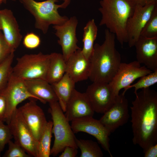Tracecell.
I'll return each instance as SVG.
<instances>
[{
	"label": "cell",
	"instance_id": "obj_20",
	"mask_svg": "<svg viewBox=\"0 0 157 157\" xmlns=\"http://www.w3.org/2000/svg\"><path fill=\"white\" fill-rule=\"evenodd\" d=\"M24 81L29 92L43 103L58 101L52 85L46 80L34 79Z\"/></svg>",
	"mask_w": 157,
	"mask_h": 157
},
{
	"label": "cell",
	"instance_id": "obj_32",
	"mask_svg": "<svg viewBox=\"0 0 157 157\" xmlns=\"http://www.w3.org/2000/svg\"><path fill=\"white\" fill-rule=\"evenodd\" d=\"M15 51L9 45L3 33L0 31V63Z\"/></svg>",
	"mask_w": 157,
	"mask_h": 157
},
{
	"label": "cell",
	"instance_id": "obj_15",
	"mask_svg": "<svg viewBox=\"0 0 157 157\" xmlns=\"http://www.w3.org/2000/svg\"><path fill=\"white\" fill-rule=\"evenodd\" d=\"M18 108L38 142L48 122L43 110L33 100H30Z\"/></svg>",
	"mask_w": 157,
	"mask_h": 157
},
{
	"label": "cell",
	"instance_id": "obj_17",
	"mask_svg": "<svg viewBox=\"0 0 157 157\" xmlns=\"http://www.w3.org/2000/svg\"><path fill=\"white\" fill-rule=\"evenodd\" d=\"M136 61L152 71L157 70V38L140 36L135 42Z\"/></svg>",
	"mask_w": 157,
	"mask_h": 157
},
{
	"label": "cell",
	"instance_id": "obj_18",
	"mask_svg": "<svg viewBox=\"0 0 157 157\" xmlns=\"http://www.w3.org/2000/svg\"><path fill=\"white\" fill-rule=\"evenodd\" d=\"M0 26L6 40L12 49L15 51L20 44L22 36L16 19L10 10H0Z\"/></svg>",
	"mask_w": 157,
	"mask_h": 157
},
{
	"label": "cell",
	"instance_id": "obj_4",
	"mask_svg": "<svg viewBox=\"0 0 157 157\" xmlns=\"http://www.w3.org/2000/svg\"><path fill=\"white\" fill-rule=\"evenodd\" d=\"M24 8L28 11L35 19V26L44 34H46L51 25H60L64 23L69 19L66 16H61L58 10L65 8L71 1H63L57 4V0H47L38 2L35 0H18Z\"/></svg>",
	"mask_w": 157,
	"mask_h": 157
},
{
	"label": "cell",
	"instance_id": "obj_22",
	"mask_svg": "<svg viewBox=\"0 0 157 157\" xmlns=\"http://www.w3.org/2000/svg\"><path fill=\"white\" fill-rule=\"evenodd\" d=\"M50 54L46 81L51 84L60 80L66 72V64L62 54L54 52Z\"/></svg>",
	"mask_w": 157,
	"mask_h": 157
},
{
	"label": "cell",
	"instance_id": "obj_5",
	"mask_svg": "<svg viewBox=\"0 0 157 157\" xmlns=\"http://www.w3.org/2000/svg\"><path fill=\"white\" fill-rule=\"evenodd\" d=\"M49 112L52 117V133L54 136L50 155L55 156L69 146L78 148L76 137L58 101L49 103Z\"/></svg>",
	"mask_w": 157,
	"mask_h": 157
},
{
	"label": "cell",
	"instance_id": "obj_26",
	"mask_svg": "<svg viewBox=\"0 0 157 157\" xmlns=\"http://www.w3.org/2000/svg\"><path fill=\"white\" fill-rule=\"evenodd\" d=\"M140 78L135 84L131 85L124 89V91L122 93L125 94L127 90L133 88L134 89V93L135 94L138 90L149 88L150 86L156 83L157 82V70L153 71Z\"/></svg>",
	"mask_w": 157,
	"mask_h": 157
},
{
	"label": "cell",
	"instance_id": "obj_11",
	"mask_svg": "<svg viewBox=\"0 0 157 157\" xmlns=\"http://www.w3.org/2000/svg\"><path fill=\"white\" fill-rule=\"evenodd\" d=\"M71 126L74 133L83 132L93 136L103 149L113 157L109 144L110 133L99 120L93 117H84L72 120Z\"/></svg>",
	"mask_w": 157,
	"mask_h": 157
},
{
	"label": "cell",
	"instance_id": "obj_1",
	"mask_svg": "<svg viewBox=\"0 0 157 157\" xmlns=\"http://www.w3.org/2000/svg\"><path fill=\"white\" fill-rule=\"evenodd\" d=\"M135 94L130 107L132 142L144 152L157 143V92L148 88Z\"/></svg>",
	"mask_w": 157,
	"mask_h": 157
},
{
	"label": "cell",
	"instance_id": "obj_9",
	"mask_svg": "<svg viewBox=\"0 0 157 157\" xmlns=\"http://www.w3.org/2000/svg\"><path fill=\"white\" fill-rule=\"evenodd\" d=\"M152 71L137 61L128 63H121L115 75L108 83L115 93L119 95L120 90L131 85L135 80Z\"/></svg>",
	"mask_w": 157,
	"mask_h": 157
},
{
	"label": "cell",
	"instance_id": "obj_27",
	"mask_svg": "<svg viewBox=\"0 0 157 157\" xmlns=\"http://www.w3.org/2000/svg\"><path fill=\"white\" fill-rule=\"evenodd\" d=\"M14 56L13 52L0 63V90L6 85L12 72V64Z\"/></svg>",
	"mask_w": 157,
	"mask_h": 157
},
{
	"label": "cell",
	"instance_id": "obj_16",
	"mask_svg": "<svg viewBox=\"0 0 157 157\" xmlns=\"http://www.w3.org/2000/svg\"><path fill=\"white\" fill-rule=\"evenodd\" d=\"M64 115L69 122L78 119L93 117L94 111L85 93L80 92L75 89L67 104Z\"/></svg>",
	"mask_w": 157,
	"mask_h": 157
},
{
	"label": "cell",
	"instance_id": "obj_35",
	"mask_svg": "<svg viewBox=\"0 0 157 157\" xmlns=\"http://www.w3.org/2000/svg\"><path fill=\"white\" fill-rule=\"evenodd\" d=\"M6 111V104L4 98L0 94V120L5 119Z\"/></svg>",
	"mask_w": 157,
	"mask_h": 157
},
{
	"label": "cell",
	"instance_id": "obj_37",
	"mask_svg": "<svg viewBox=\"0 0 157 157\" xmlns=\"http://www.w3.org/2000/svg\"><path fill=\"white\" fill-rule=\"evenodd\" d=\"M6 0H0V4L2 3H6Z\"/></svg>",
	"mask_w": 157,
	"mask_h": 157
},
{
	"label": "cell",
	"instance_id": "obj_31",
	"mask_svg": "<svg viewBox=\"0 0 157 157\" xmlns=\"http://www.w3.org/2000/svg\"><path fill=\"white\" fill-rule=\"evenodd\" d=\"M40 37L33 32L27 33L24 38L23 43L24 46L29 49H33L38 48L41 44Z\"/></svg>",
	"mask_w": 157,
	"mask_h": 157
},
{
	"label": "cell",
	"instance_id": "obj_10",
	"mask_svg": "<svg viewBox=\"0 0 157 157\" xmlns=\"http://www.w3.org/2000/svg\"><path fill=\"white\" fill-rule=\"evenodd\" d=\"M85 93L94 112L102 114L111 107L118 96L108 83L102 82H92Z\"/></svg>",
	"mask_w": 157,
	"mask_h": 157
},
{
	"label": "cell",
	"instance_id": "obj_29",
	"mask_svg": "<svg viewBox=\"0 0 157 157\" xmlns=\"http://www.w3.org/2000/svg\"><path fill=\"white\" fill-rule=\"evenodd\" d=\"M8 149L3 155V157H30L28 154L19 145L11 140L8 142Z\"/></svg>",
	"mask_w": 157,
	"mask_h": 157
},
{
	"label": "cell",
	"instance_id": "obj_23",
	"mask_svg": "<svg viewBox=\"0 0 157 157\" xmlns=\"http://www.w3.org/2000/svg\"><path fill=\"white\" fill-rule=\"evenodd\" d=\"M81 52L83 56L89 60L92 52L94 42L97 36L98 28L94 19L89 20L83 28Z\"/></svg>",
	"mask_w": 157,
	"mask_h": 157
},
{
	"label": "cell",
	"instance_id": "obj_13",
	"mask_svg": "<svg viewBox=\"0 0 157 157\" xmlns=\"http://www.w3.org/2000/svg\"><path fill=\"white\" fill-rule=\"evenodd\" d=\"M78 24L76 17L73 16L63 24L53 25V27L56 31L55 35L59 38L58 42L61 47L65 61L74 52L81 49L77 45L76 31Z\"/></svg>",
	"mask_w": 157,
	"mask_h": 157
},
{
	"label": "cell",
	"instance_id": "obj_28",
	"mask_svg": "<svg viewBox=\"0 0 157 157\" xmlns=\"http://www.w3.org/2000/svg\"><path fill=\"white\" fill-rule=\"evenodd\" d=\"M140 36L149 38H157V7L142 29Z\"/></svg>",
	"mask_w": 157,
	"mask_h": 157
},
{
	"label": "cell",
	"instance_id": "obj_40",
	"mask_svg": "<svg viewBox=\"0 0 157 157\" xmlns=\"http://www.w3.org/2000/svg\"><path fill=\"white\" fill-rule=\"evenodd\" d=\"M0 30H1L0 26Z\"/></svg>",
	"mask_w": 157,
	"mask_h": 157
},
{
	"label": "cell",
	"instance_id": "obj_8",
	"mask_svg": "<svg viewBox=\"0 0 157 157\" xmlns=\"http://www.w3.org/2000/svg\"><path fill=\"white\" fill-rule=\"evenodd\" d=\"M8 124L14 138V142L20 146L31 156L37 157V142L18 108L13 113Z\"/></svg>",
	"mask_w": 157,
	"mask_h": 157
},
{
	"label": "cell",
	"instance_id": "obj_3",
	"mask_svg": "<svg viewBox=\"0 0 157 157\" xmlns=\"http://www.w3.org/2000/svg\"><path fill=\"white\" fill-rule=\"evenodd\" d=\"M99 3L101 18L99 25H105L122 46L127 42V24L136 5L134 0H100Z\"/></svg>",
	"mask_w": 157,
	"mask_h": 157
},
{
	"label": "cell",
	"instance_id": "obj_34",
	"mask_svg": "<svg viewBox=\"0 0 157 157\" xmlns=\"http://www.w3.org/2000/svg\"><path fill=\"white\" fill-rule=\"evenodd\" d=\"M143 152L145 157H157V143L150 146Z\"/></svg>",
	"mask_w": 157,
	"mask_h": 157
},
{
	"label": "cell",
	"instance_id": "obj_30",
	"mask_svg": "<svg viewBox=\"0 0 157 157\" xmlns=\"http://www.w3.org/2000/svg\"><path fill=\"white\" fill-rule=\"evenodd\" d=\"M0 120V157L6 144L13 138L9 125Z\"/></svg>",
	"mask_w": 157,
	"mask_h": 157
},
{
	"label": "cell",
	"instance_id": "obj_12",
	"mask_svg": "<svg viewBox=\"0 0 157 157\" xmlns=\"http://www.w3.org/2000/svg\"><path fill=\"white\" fill-rule=\"evenodd\" d=\"M129 112L128 100L122 93L117 96L114 103L99 120L111 133L127 122Z\"/></svg>",
	"mask_w": 157,
	"mask_h": 157
},
{
	"label": "cell",
	"instance_id": "obj_6",
	"mask_svg": "<svg viewBox=\"0 0 157 157\" xmlns=\"http://www.w3.org/2000/svg\"><path fill=\"white\" fill-rule=\"evenodd\" d=\"M50 59V54L41 52L25 54L17 59L12 73L24 80L41 79L46 81Z\"/></svg>",
	"mask_w": 157,
	"mask_h": 157
},
{
	"label": "cell",
	"instance_id": "obj_39",
	"mask_svg": "<svg viewBox=\"0 0 157 157\" xmlns=\"http://www.w3.org/2000/svg\"><path fill=\"white\" fill-rule=\"evenodd\" d=\"M11 1H16V0H11Z\"/></svg>",
	"mask_w": 157,
	"mask_h": 157
},
{
	"label": "cell",
	"instance_id": "obj_24",
	"mask_svg": "<svg viewBox=\"0 0 157 157\" xmlns=\"http://www.w3.org/2000/svg\"><path fill=\"white\" fill-rule=\"evenodd\" d=\"M52 125V121H48L44 131L38 141L37 157H49L51 155Z\"/></svg>",
	"mask_w": 157,
	"mask_h": 157
},
{
	"label": "cell",
	"instance_id": "obj_33",
	"mask_svg": "<svg viewBox=\"0 0 157 157\" xmlns=\"http://www.w3.org/2000/svg\"><path fill=\"white\" fill-rule=\"evenodd\" d=\"M77 148L71 147H65L59 157H75L78 153Z\"/></svg>",
	"mask_w": 157,
	"mask_h": 157
},
{
	"label": "cell",
	"instance_id": "obj_2",
	"mask_svg": "<svg viewBox=\"0 0 157 157\" xmlns=\"http://www.w3.org/2000/svg\"><path fill=\"white\" fill-rule=\"evenodd\" d=\"M115 38L114 34L106 29L103 43L94 44L89 59V78L92 82L108 83L116 73L122 62L121 55L115 48Z\"/></svg>",
	"mask_w": 157,
	"mask_h": 157
},
{
	"label": "cell",
	"instance_id": "obj_7",
	"mask_svg": "<svg viewBox=\"0 0 157 157\" xmlns=\"http://www.w3.org/2000/svg\"><path fill=\"white\" fill-rule=\"evenodd\" d=\"M0 94L4 98L6 103V111L4 122L7 124L19 104L28 99H36L28 90L24 80L16 77L12 73L6 85L0 90Z\"/></svg>",
	"mask_w": 157,
	"mask_h": 157
},
{
	"label": "cell",
	"instance_id": "obj_19",
	"mask_svg": "<svg viewBox=\"0 0 157 157\" xmlns=\"http://www.w3.org/2000/svg\"><path fill=\"white\" fill-rule=\"evenodd\" d=\"M81 49L77 50L66 61L65 73L75 83L89 78L90 74L89 60L83 56Z\"/></svg>",
	"mask_w": 157,
	"mask_h": 157
},
{
	"label": "cell",
	"instance_id": "obj_36",
	"mask_svg": "<svg viewBox=\"0 0 157 157\" xmlns=\"http://www.w3.org/2000/svg\"><path fill=\"white\" fill-rule=\"evenodd\" d=\"M136 4L143 6L154 2H157V0H134Z\"/></svg>",
	"mask_w": 157,
	"mask_h": 157
},
{
	"label": "cell",
	"instance_id": "obj_14",
	"mask_svg": "<svg viewBox=\"0 0 157 157\" xmlns=\"http://www.w3.org/2000/svg\"><path fill=\"white\" fill-rule=\"evenodd\" d=\"M157 7V2L143 6L136 5L133 13L127 24V42L130 47L134 46L142 29Z\"/></svg>",
	"mask_w": 157,
	"mask_h": 157
},
{
	"label": "cell",
	"instance_id": "obj_25",
	"mask_svg": "<svg viewBox=\"0 0 157 157\" xmlns=\"http://www.w3.org/2000/svg\"><path fill=\"white\" fill-rule=\"evenodd\" d=\"M76 142L81 150L80 157H102L104 156L101 149L96 142L76 138Z\"/></svg>",
	"mask_w": 157,
	"mask_h": 157
},
{
	"label": "cell",
	"instance_id": "obj_38",
	"mask_svg": "<svg viewBox=\"0 0 157 157\" xmlns=\"http://www.w3.org/2000/svg\"><path fill=\"white\" fill-rule=\"evenodd\" d=\"M57 1H66V0H70V1H71V0H57Z\"/></svg>",
	"mask_w": 157,
	"mask_h": 157
},
{
	"label": "cell",
	"instance_id": "obj_21",
	"mask_svg": "<svg viewBox=\"0 0 157 157\" xmlns=\"http://www.w3.org/2000/svg\"><path fill=\"white\" fill-rule=\"evenodd\" d=\"M76 83L66 73L59 81L51 84L58 99V101L64 112L67 102L75 89Z\"/></svg>",
	"mask_w": 157,
	"mask_h": 157
}]
</instances>
